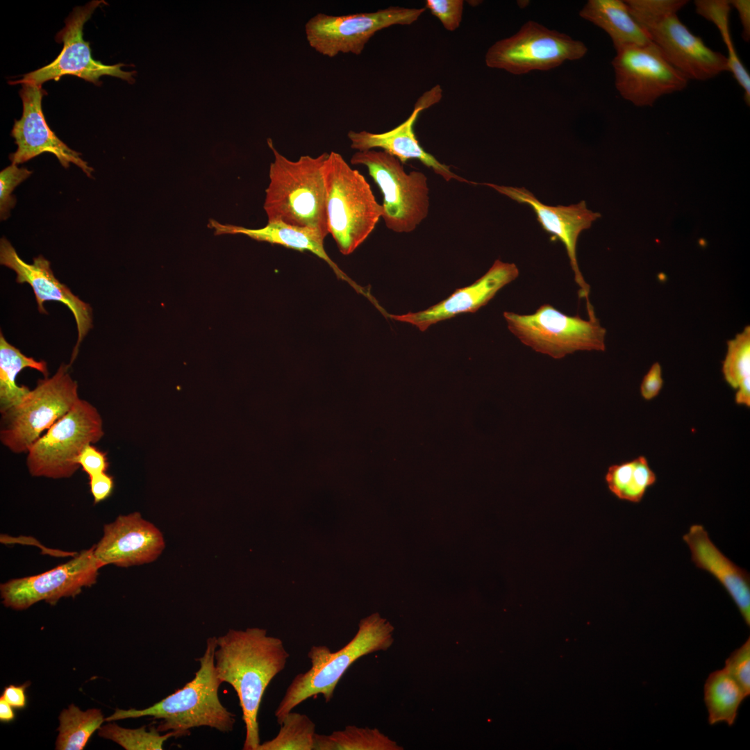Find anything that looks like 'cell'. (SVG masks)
<instances>
[{"label": "cell", "instance_id": "1", "mask_svg": "<svg viewBox=\"0 0 750 750\" xmlns=\"http://www.w3.org/2000/svg\"><path fill=\"white\" fill-rule=\"evenodd\" d=\"M290 657L283 641L265 629H230L217 637L215 667L222 683L237 693L246 729L244 750H257L260 744L258 715L264 692L282 672Z\"/></svg>", "mask_w": 750, "mask_h": 750}, {"label": "cell", "instance_id": "2", "mask_svg": "<svg viewBox=\"0 0 750 750\" xmlns=\"http://www.w3.org/2000/svg\"><path fill=\"white\" fill-rule=\"evenodd\" d=\"M216 648L217 637L208 638L203 655L196 659L199 662V669L194 678L183 688L147 708H117L105 721L153 717L161 719L157 727L160 733L175 731L180 737L190 734V729L200 726H208L222 733L232 731L235 723V715L222 705L218 695L222 683L215 667Z\"/></svg>", "mask_w": 750, "mask_h": 750}, {"label": "cell", "instance_id": "3", "mask_svg": "<svg viewBox=\"0 0 750 750\" xmlns=\"http://www.w3.org/2000/svg\"><path fill=\"white\" fill-rule=\"evenodd\" d=\"M274 154L265 190L264 210L268 222L315 228L328 234L326 211L324 165L328 156L308 155L291 160L279 153L271 138L267 140Z\"/></svg>", "mask_w": 750, "mask_h": 750}, {"label": "cell", "instance_id": "4", "mask_svg": "<svg viewBox=\"0 0 750 750\" xmlns=\"http://www.w3.org/2000/svg\"><path fill=\"white\" fill-rule=\"evenodd\" d=\"M393 631L392 624L376 612L360 620L357 633L339 651L312 646L308 653L311 667L297 674L288 687L275 710L277 722L308 699L322 694L326 703L331 701L350 666L362 656L388 649L394 642Z\"/></svg>", "mask_w": 750, "mask_h": 750}, {"label": "cell", "instance_id": "5", "mask_svg": "<svg viewBox=\"0 0 750 750\" xmlns=\"http://www.w3.org/2000/svg\"><path fill=\"white\" fill-rule=\"evenodd\" d=\"M687 0H626L628 10L666 60L688 80L706 81L728 71L726 56L712 50L679 19Z\"/></svg>", "mask_w": 750, "mask_h": 750}, {"label": "cell", "instance_id": "6", "mask_svg": "<svg viewBox=\"0 0 750 750\" xmlns=\"http://www.w3.org/2000/svg\"><path fill=\"white\" fill-rule=\"evenodd\" d=\"M328 233L343 255L353 252L371 234L383 209L370 185L337 152L324 165Z\"/></svg>", "mask_w": 750, "mask_h": 750}, {"label": "cell", "instance_id": "7", "mask_svg": "<svg viewBox=\"0 0 750 750\" xmlns=\"http://www.w3.org/2000/svg\"><path fill=\"white\" fill-rule=\"evenodd\" d=\"M61 364L51 377L39 379L22 400L1 413L0 441L15 453H28L44 431L80 399L78 383Z\"/></svg>", "mask_w": 750, "mask_h": 750}, {"label": "cell", "instance_id": "8", "mask_svg": "<svg viewBox=\"0 0 750 750\" xmlns=\"http://www.w3.org/2000/svg\"><path fill=\"white\" fill-rule=\"evenodd\" d=\"M351 163L366 167L379 188L383 197L381 217L388 228L396 233H410L426 218L429 188L423 172L407 173L398 158L374 149L356 151Z\"/></svg>", "mask_w": 750, "mask_h": 750}, {"label": "cell", "instance_id": "9", "mask_svg": "<svg viewBox=\"0 0 750 750\" xmlns=\"http://www.w3.org/2000/svg\"><path fill=\"white\" fill-rule=\"evenodd\" d=\"M104 435L98 410L80 399L33 444L26 463L32 476L53 479L70 478L80 467L76 459L88 444Z\"/></svg>", "mask_w": 750, "mask_h": 750}, {"label": "cell", "instance_id": "10", "mask_svg": "<svg viewBox=\"0 0 750 750\" xmlns=\"http://www.w3.org/2000/svg\"><path fill=\"white\" fill-rule=\"evenodd\" d=\"M508 330L522 343L555 359L578 351H604L606 330L597 318L584 320L543 304L533 314L504 312Z\"/></svg>", "mask_w": 750, "mask_h": 750}, {"label": "cell", "instance_id": "11", "mask_svg": "<svg viewBox=\"0 0 750 750\" xmlns=\"http://www.w3.org/2000/svg\"><path fill=\"white\" fill-rule=\"evenodd\" d=\"M587 52L583 42L528 20L517 33L491 45L485 62L490 68L522 75L553 69L565 62L581 59Z\"/></svg>", "mask_w": 750, "mask_h": 750}, {"label": "cell", "instance_id": "12", "mask_svg": "<svg viewBox=\"0 0 750 750\" xmlns=\"http://www.w3.org/2000/svg\"><path fill=\"white\" fill-rule=\"evenodd\" d=\"M424 8L390 6L374 12L344 15L317 13L305 24L309 46L318 53L333 58L340 53L360 55L378 31L396 25H411Z\"/></svg>", "mask_w": 750, "mask_h": 750}, {"label": "cell", "instance_id": "13", "mask_svg": "<svg viewBox=\"0 0 750 750\" xmlns=\"http://www.w3.org/2000/svg\"><path fill=\"white\" fill-rule=\"evenodd\" d=\"M615 51L612 60L615 88L635 106H652L660 97L682 91L688 85V78L653 43L628 45Z\"/></svg>", "mask_w": 750, "mask_h": 750}, {"label": "cell", "instance_id": "14", "mask_svg": "<svg viewBox=\"0 0 750 750\" xmlns=\"http://www.w3.org/2000/svg\"><path fill=\"white\" fill-rule=\"evenodd\" d=\"M103 0L92 1L83 6L75 8L65 19V27L57 33V42L63 47L58 57L42 68L24 74L21 79L10 81V84L30 83L39 86L47 81H58L62 76L72 75L87 81L99 84L102 76H111L133 83L135 71L125 72L123 63L108 65L93 59L89 43L83 40V26Z\"/></svg>", "mask_w": 750, "mask_h": 750}, {"label": "cell", "instance_id": "15", "mask_svg": "<svg viewBox=\"0 0 750 750\" xmlns=\"http://www.w3.org/2000/svg\"><path fill=\"white\" fill-rule=\"evenodd\" d=\"M94 546L65 564L35 576L10 580L0 586L2 603L17 610L40 601L54 605L62 597H74L97 581L103 565L95 558Z\"/></svg>", "mask_w": 750, "mask_h": 750}, {"label": "cell", "instance_id": "16", "mask_svg": "<svg viewBox=\"0 0 750 750\" xmlns=\"http://www.w3.org/2000/svg\"><path fill=\"white\" fill-rule=\"evenodd\" d=\"M480 184L490 187L519 203L530 206L544 231L561 242L569 259L574 280L580 288L578 295L585 298L589 317L594 315L593 308L589 301L590 286L585 281L577 261L576 244L581 233L589 228L601 215L588 209L585 201L567 206H551L542 203L524 188L489 183Z\"/></svg>", "mask_w": 750, "mask_h": 750}, {"label": "cell", "instance_id": "17", "mask_svg": "<svg viewBox=\"0 0 750 750\" xmlns=\"http://www.w3.org/2000/svg\"><path fill=\"white\" fill-rule=\"evenodd\" d=\"M44 90L41 86L22 84L19 95L22 100V117L15 120L11 135L17 145L15 152L9 156L12 164H22L43 153L53 154L65 168L73 163L89 177L93 168L81 157V153L69 148L49 127L44 118L42 100Z\"/></svg>", "mask_w": 750, "mask_h": 750}, {"label": "cell", "instance_id": "18", "mask_svg": "<svg viewBox=\"0 0 750 750\" xmlns=\"http://www.w3.org/2000/svg\"><path fill=\"white\" fill-rule=\"evenodd\" d=\"M0 263L16 273L17 283L31 285L38 310L40 313L48 314L44 307V303L48 301L61 302L72 311L78 331V338L72 356V362L77 356L81 342L92 327L91 306L74 294L68 287L56 278L48 260L40 255L33 258L32 264L26 262L6 238L0 240Z\"/></svg>", "mask_w": 750, "mask_h": 750}, {"label": "cell", "instance_id": "19", "mask_svg": "<svg viewBox=\"0 0 750 750\" xmlns=\"http://www.w3.org/2000/svg\"><path fill=\"white\" fill-rule=\"evenodd\" d=\"M165 547L160 531L140 512H134L119 515L104 525L103 537L94 545V554L103 566L128 567L156 560Z\"/></svg>", "mask_w": 750, "mask_h": 750}, {"label": "cell", "instance_id": "20", "mask_svg": "<svg viewBox=\"0 0 750 750\" xmlns=\"http://www.w3.org/2000/svg\"><path fill=\"white\" fill-rule=\"evenodd\" d=\"M441 97L442 89L440 85L426 92L416 102L410 116L388 131L375 133L367 131H349L347 137L351 142V148L357 151L380 148L398 158L403 164L409 160L420 161L446 181L453 179L474 184V182H469L453 172L449 166L440 162L426 151L420 145L414 132V124L419 112L438 102Z\"/></svg>", "mask_w": 750, "mask_h": 750}, {"label": "cell", "instance_id": "21", "mask_svg": "<svg viewBox=\"0 0 750 750\" xmlns=\"http://www.w3.org/2000/svg\"><path fill=\"white\" fill-rule=\"evenodd\" d=\"M519 272L514 263L496 260L491 267L472 284L456 290L447 298L427 309L390 315L392 319L425 331L431 325L458 315L475 312L485 306L504 286L515 280Z\"/></svg>", "mask_w": 750, "mask_h": 750}, {"label": "cell", "instance_id": "22", "mask_svg": "<svg viewBox=\"0 0 750 750\" xmlns=\"http://www.w3.org/2000/svg\"><path fill=\"white\" fill-rule=\"evenodd\" d=\"M691 560L699 569L708 572L724 587L738 607L746 624L750 625V575L727 558L712 542L701 524L690 526L683 536Z\"/></svg>", "mask_w": 750, "mask_h": 750}, {"label": "cell", "instance_id": "23", "mask_svg": "<svg viewBox=\"0 0 750 750\" xmlns=\"http://www.w3.org/2000/svg\"><path fill=\"white\" fill-rule=\"evenodd\" d=\"M208 226L214 229L216 235L243 234L256 240L279 244L299 251H310L324 260L338 278L349 281V278L326 252L324 247L326 237L315 228L295 226L280 222H267L266 226L260 228H248L224 224L214 219L209 220Z\"/></svg>", "mask_w": 750, "mask_h": 750}, {"label": "cell", "instance_id": "24", "mask_svg": "<svg viewBox=\"0 0 750 750\" xmlns=\"http://www.w3.org/2000/svg\"><path fill=\"white\" fill-rule=\"evenodd\" d=\"M579 16L604 31L615 50L628 45L652 43L631 15L625 1L589 0Z\"/></svg>", "mask_w": 750, "mask_h": 750}, {"label": "cell", "instance_id": "25", "mask_svg": "<svg viewBox=\"0 0 750 750\" xmlns=\"http://www.w3.org/2000/svg\"><path fill=\"white\" fill-rule=\"evenodd\" d=\"M32 368L49 376L47 363L28 357L10 344L0 333V413L19 403L31 390L26 385H18L17 374L24 368Z\"/></svg>", "mask_w": 750, "mask_h": 750}, {"label": "cell", "instance_id": "26", "mask_svg": "<svg viewBox=\"0 0 750 750\" xmlns=\"http://www.w3.org/2000/svg\"><path fill=\"white\" fill-rule=\"evenodd\" d=\"M739 684L723 668L710 673L703 687V700L710 725L724 722L733 726L747 698Z\"/></svg>", "mask_w": 750, "mask_h": 750}, {"label": "cell", "instance_id": "27", "mask_svg": "<svg viewBox=\"0 0 750 750\" xmlns=\"http://www.w3.org/2000/svg\"><path fill=\"white\" fill-rule=\"evenodd\" d=\"M656 480L655 472L643 456L610 466L605 476L609 490L619 499L632 503H640Z\"/></svg>", "mask_w": 750, "mask_h": 750}, {"label": "cell", "instance_id": "28", "mask_svg": "<svg viewBox=\"0 0 750 750\" xmlns=\"http://www.w3.org/2000/svg\"><path fill=\"white\" fill-rule=\"evenodd\" d=\"M726 382L736 390L735 402L750 406V327L747 326L727 342V352L722 362Z\"/></svg>", "mask_w": 750, "mask_h": 750}, {"label": "cell", "instance_id": "29", "mask_svg": "<svg viewBox=\"0 0 750 750\" xmlns=\"http://www.w3.org/2000/svg\"><path fill=\"white\" fill-rule=\"evenodd\" d=\"M56 750H82L90 738L105 721L100 709L81 710L74 704L63 709L58 717Z\"/></svg>", "mask_w": 750, "mask_h": 750}, {"label": "cell", "instance_id": "30", "mask_svg": "<svg viewBox=\"0 0 750 750\" xmlns=\"http://www.w3.org/2000/svg\"><path fill=\"white\" fill-rule=\"evenodd\" d=\"M403 748L377 728L348 725L331 735L316 733L313 750H402Z\"/></svg>", "mask_w": 750, "mask_h": 750}, {"label": "cell", "instance_id": "31", "mask_svg": "<svg viewBox=\"0 0 750 750\" xmlns=\"http://www.w3.org/2000/svg\"><path fill=\"white\" fill-rule=\"evenodd\" d=\"M279 724L277 735L260 743L257 750H313L316 725L306 715L292 710Z\"/></svg>", "mask_w": 750, "mask_h": 750}, {"label": "cell", "instance_id": "32", "mask_svg": "<svg viewBox=\"0 0 750 750\" xmlns=\"http://www.w3.org/2000/svg\"><path fill=\"white\" fill-rule=\"evenodd\" d=\"M99 735L110 740L126 750H162L165 741L172 737H180L175 731H169L164 735L154 726L147 729V726L131 729L108 724L99 729Z\"/></svg>", "mask_w": 750, "mask_h": 750}, {"label": "cell", "instance_id": "33", "mask_svg": "<svg viewBox=\"0 0 750 750\" xmlns=\"http://www.w3.org/2000/svg\"><path fill=\"white\" fill-rule=\"evenodd\" d=\"M696 12L713 23L726 45L733 43L730 33L729 16L732 6L728 0H696Z\"/></svg>", "mask_w": 750, "mask_h": 750}, {"label": "cell", "instance_id": "34", "mask_svg": "<svg viewBox=\"0 0 750 750\" xmlns=\"http://www.w3.org/2000/svg\"><path fill=\"white\" fill-rule=\"evenodd\" d=\"M32 171L25 167H18L16 164H11L0 172V217L1 220L6 219L11 209L16 203V199L12 194L15 188L28 178Z\"/></svg>", "mask_w": 750, "mask_h": 750}, {"label": "cell", "instance_id": "35", "mask_svg": "<svg viewBox=\"0 0 750 750\" xmlns=\"http://www.w3.org/2000/svg\"><path fill=\"white\" fill-rule=\"evenodd\" d=\"M724 669L739 684L747 697L750 694V638L733 651L725 660Z\"/></svg>", "mask_w": 750, "mask_h": 750}, {"label": "cell", "instance_id": "36", "mask_svg": "<svg viewBox=\"0 0 750 750\" xmlns=\"http://www.w3.org/2000/svg\"><path fill=\"white\" fill-rule=\"evenodd\" d=\"M426 8L436 17L444 28L449 31H456L462 19L464 1L426 0Z\"/></svg>", "mask_w": 750, "mask_h": 750}, {"label": "cell", "instance_id": "37", "mask_svg": "<svg viewBox=\"0 0 750 750\" xmlns=\"http://www.w3.org/2000/svg\"><path fill=\"white\" fill-rule=\"evenodd\" d=\"M93 444L85 446L76 459V463L89 477L106 472L109 467L106 453Z\"/></svg>", "mask_w": 750, "mask_h": 750}, {"label": "cell", "instance_id": "38", "mask_svg": "<svg viewBox=\"0 0 750 750\" xmlns=\"http://www.w3.org/2000/svg\"><path fill=\"white\" fill-rule=\"evenodd\" d=\"M728 56H726L728 69L731 72L738 84L743 89L744 99L747 105L750 104V76L747 69L740 60L733 43L726 45Z\"/></svg>", "mask_w": 750, "mask_h": 750}, {"label": "cell", "instance_id": "39", "mask_svg": "<svg viewBox=\"0 0 750 750\" xmlns=\"http://www.w3.org/2000/svg\"><path fill=\"white\" fill-rule=\"evenodd\" d=\"M662 385V367L656 362L643 377L640 388V394L645 400H652L659 394Z\"/></svg>", "mask_w": 750, "mask_h": 750}, {"label": "cell", "instance_id": "40", "mask_svg": "<svg viewBox=\"0 0 750 750\" xmlns=\"http://www.w3.org/2000/svg\"><path fill=\"white\" fill-rule=\"evenodd\" d=\"M89 478L90 492L94 503L104 501L111 494L114 488L112 476L103 472L91 476Z\"/></svg>", "mask_w": 750, "mask_h": 750}, {"label": "cell", "instance_id": "41", "mask_svg": "<svg viewBox=\"0 0 750 750\" xmlns=\"http://www.w3.org/2000/svg\"><path fill=\"white\" fill-rule=\"evenodd\" d=\"M28 684L29 683L21 685H10L4 688L1 697L15 708H24L26 705V688Z\"/></svg>", "mask_w": 750, "mask_h": 750}, {"label": "cell", "instance_id": "42", "mask_svg": "<svg viewBox=\"0 0 750 750\" xmlns=\"http://www.w3.org/2000/svg\"><path fill=\"white\" fill-rule=\"evenodd\" d=\"M732 8L737 10L742 27V38L749 42L750 40V1L730 0Z\"/></svg>", "mask_w": 750, "mask_h": 750}, {"label": "cell", "instance_id": "43", "mask_svg": "<svg viewBox=\"0 0 750 750\" xmlns=\"http://www.w3.org/2000/svg\"><path fill=\"white\" fill-rule=\"evenodd\" d=\"M12 707L3 698L0 697V721L9 722L15 719V712Z\"/></svg>", "mask_w": 750, "mask_h": 750}]
</instances>
